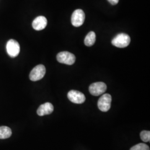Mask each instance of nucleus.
I'll return each instance as SVG.
<instances>
[{
  "mask_svg": "<svg viewBox=\"0 0 150 150\" xmlns=\"http://www.w3.org/2000/svg\"><path fill=\"white\" fill-rule=\"evenodd\" d=\"M131 41V38L126 33H120L113 38L112 44L118 48H125L128 46Z\"/></svg>",
  "mask_w": 150,
  "mask_h": 150,
  "instance_id": "obj_1",
  "label": "nucleus"
},
{
  "mask_svg": "<svg viewBox=\"0 0 150 150\" xmlns=\"http://www.w3.org/2000/svg\"><path fill=\"white\" fill-rule=\"evenodd\" d=\"M111 101L112 97L110 94H103L98 101V107L102 112H107L111 108Z\"/></svg>",
  "mask_w": 150,
  "mask_h": 150,
  "instance_id": "obj_2",
  "label": "nucleus"
},
{
  "mask_svg": "<svg viewBox=\"0 0 150 150\" xmlns=\"http://www.w3.org/2000/svg\"><path fill=\"white\" fill-rule=\"evenodd\" d=\"M46 74V68L43 64H38L30 72V79L32 81L41 80Z\"/></svg>",
  "mask_w": 150,
  "mask_h": 150,
  "instance_id": "obj_3",
  "label": "nucleus"
},
{
  "mask_svg": "<svg viewBox=\"0 0 150 150\" xmlns=\"http://www.w3.org/2000/svg\"><path fill=\"white\" fill-rule=\"evenodd\" d=\"M6 50L7 54L11 57H16L20 51V46L18 42L16 40L11 39L9 40L6 45Z\"/></svg>",
  "mask_w": 150,
  "mask_h": 150,
  "instance_id": "obj_4",
  "label": "nucleus"
},
{
  "mask_svg": "<svg viewBox=\"0 0 150 150\" xmlns=\"http://www.w3.org/2000/svg\"><path fill=\"white\" fill-rule=\"evenodd\" d=\"M57 59L59 63L71 65L75 63L76 57L74 54L67 51H63L57 54Z\"/></svg>",
  "mask_w": 150,
  "mask_h": 150,
  "instance_id": "obj_5",
  "label": "nucleus"
},
{
  "mask_svg": "<svg viewBox=\"0 0 150 150\" xmlns=\"http://www.w3.org/2000/svg\"><path fill=\"white\" fill-rule=\"evenodd\" d=\"M107 90L106 85L102 82H98L92 83L89 87V91L92 95L98 96L105 92Z\"/></svg>",
  "mask_w": 150,
  "mask_h": 150,
  "instance_id": "obj_6",
  "label": "nucleus"
},
{
  "mask_svg": "<svg viewBox=\"0 0 150 150\" xmlns=\"http://www.w3.org/2000/svg\"><path fill=\"white\" fill-rule=\"evenodd\" d=\"M85 19L84 12L80 9L75 10L71 16V23L75 27H80L83 25Z\"/></svg>",
  "mask_w": 150,
  "mask_h": 150,
  "instance_id": "obj_7",
  "label": "nucleus"
},
{
  "mask_svg": "<svg viewBox=\"0 0 150 150\" xmlns=\"http://www.w3.org/2000/svg\"><path fill=\"white\" fill-rule=\"evenodd\" d=\"M67 97L70 101L77 104H81L86 100V97L83 93L76 90L69 91L67 94Z\"/></svg>",
  "mask_w": 150,
  "mask_h": 150,
  "instance_id": "obj_8",
  "label": "nucleus"
},
{
  "mask_svg": "<svg viewBox=\"0 0 150 150\" xmlns=\"http://www.w3.org/2000/svg\"><path fill=\"white\" fill-rule=\"evenodd\" d=\"M47 24V20L45 17L38 16L32 22V27L35 30L40 31L42 30L46 27Z\"/></svg>",
  "mask_w": 150,
  "mask_h": 150,
  "instance_id": "obj_9",
  "label": "nucleus"
},
{
  "mask_svg": "<svg viewBox=\"0 0 150 150\" xmlns=\"http://www.w3.org/2000/svg\"><path fill=\"white\" fill-rule=\"evenodd\" d=\"M54 106L50 102H46L41 105L38 107L37 111L38 115L40 116H43L45 115H50L54 111Z\"/></svg>",
  "mask_w": 150,
  "mask_h": 150,
  "instance_id": "obj_10",
  "label": "nucleus"
},
{
  "mask_svg": "<svg viewBox=\"0 0 150 150\" xmlns=\"http://www.w3.org/2000/svg\"><path fill=\"white\" fill-rule=\"evenodd\" d=\"M96 41V34L93 31L89 32L84 40L85 45L87 46H91L93 45Z\"/></svg>",
  "mask_w": 150,
  "mask_h": 150,
  "instance_id": "obj_11",
  "label": "nucleus"
},
{
  "mask_svg": "<svg viewBox=\"0 0 150 150\" xmlns=\"http://www.w3.org/2000/svg\"><path fill=\"white\" fill-rule=\"evenodd\" d=\"M12 134L11 129L7 126L0 127V139L9 138Z\"/></svg>",
  "mask_w": 150,
  "mask_h": 150,
  "instance_id": "obj_12",
  "label": "nucleus"
},
{
  "mask_svg": "<svg viewBox=\"0 0 150 150\" xmlns=\"http://www.w3.org/2000/svg\"><path fill=\"white\" fill-rule=\"evenodd\" d=\"M140 137L144 142H150V132L149 131H142L140 133Z\"/></svg>",
  "mask_w": 150,
  "mask_h": 150,
  "instance_id": "obj_13",
  "label": "nucleus"
},
{
  "mask_svg": "<svg viewBox=\"0 0 150 150\" xmlns=\"http://www.w3.org/2000/svg\"><path fill=\"white\" fill-rule=\"evenodd\" d=\"M129 150H150V147L148 145L140 143L137 145H134Z\"/></svg>",
  "mask_w": 150,
  "mask_h": 150,
  "instance_id": "obj_14",
  "label": "nucleus"
},
{
  "mask_svg": "<svg viewBox=\"0 0 150 150\" xmlns=\"http://www.w3.org/2000/svg\"><path fill=\"white\" fill-rule=\"evenodd\" d=\"M107 1L112 5H117L119 1V0H107Z\"/></svg>",
  "mask_w": 150,
  "mask_h": 150,
  "instance_id": "obj_15",
  "label": "nucleus"
}]
</instances>
